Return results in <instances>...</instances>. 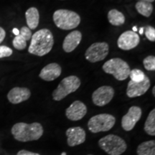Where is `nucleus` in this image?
<instances>
[{
  "mask_svg": "<svg viewBox=\"0 0 155 155\" xmlns=\"http://www.w3.org/2000/svg\"><path fill=\"white\" fill-rule=\"evenodd\" d=\"M54 45L53 35L48 29H41L32 35L28 52L32 55L44 56L51 51Z\"/></svg>",
  "mask_w": 155,
  "mask_h": 155,
  "instance_id": "obj_1",
  "label": "nucleus"
},
{
  "mask_svg": "<svg viewBox=\"0 0 155 155\" xmlns=\"http://www.w3.org/2000/svg\"><path fill=\"white\" fill-rule=\"evenodd\" d=\"M12 134L16 140L22 142L36 141L43 135V127L38 122L26 124L20 122L13 126L11 130Z\"/></svg>",
  "mask_w": 155,
  "mask_h": 155,
  "instance_id": "obj_2",
  "label": "nucleus"
},
{
  "mask_svg": "<svg viewBox=\"0 0 155 155\" xmlns=\"http://www.w3.org/2000/svg\"><path fill=\"white\" fill-rule=\"evenodd\" d=\"M53 18L56 26L63 30H73L81 23L79 15L68 9H58L54 12Z\"/></svg>",
  "mask_w": 155,
  "mask_h": 155,
  "instance_id": "obj_3",
  "label": "nucleus"
},
{
  "mask_svg": "<svg viewBox=\"0 0 155 155\" xmlns=\"http://www.w3.org/2000/svg\"><path fill=\"white\" fill-rule=\"evenodd\" d=\"M102 68L106 73L113 75L118 81L126 80L131 71L129 64L119 58L108 60L103 65Z\"/></svg>",
  "mask_w": 155,
  "mask_h": 155,
  "instance_id": "obj_4",
  "label": "nucleus"
},
{
  "mask_svg": "<svg viewBox=\"0 0 155 155\" xmlns=\"http://www.w3.org/2000/svg\"><path fill=\"white\" fill-rule=\"evenodd\" d=\"M100 148L108 155H121L127 150V144L121 137L108 134L98 141Z\"/></svg>",
  "mask_w": 155,
  "mask_h": 155,
  "instance_id": "obj_5",
  "label": "nucleus"
},
{
  "mask_svg": "<svg viewBox=\"0 0 155 155\" xmlns=\"http://www.w3.org/2000/svg\"><path fill=\"white\" fill-rule=\"evenodd\" d=\"M81 81L77 76L71 75L63 78L53 92V100L60 101L69 94L76 91L81 86Z\"/></svg>",
  "mask_w": 155,
  "mask_h": 155,
  "instance_id": "obj_6",
  "label": "nucleus"
},
{
  "mask_svg": "<svg viewBox=\"0 0 155 155\" xmlns=\"http://www.w3.org/2000/svg\"><path fill=\"white\" fill-rule=\"evenodd\" d=\"M116 118L108 114H101L93 116L88 122V128L92 133L108 131L114 127Z\"/></svg>",
  "mask_w": 155,
  "mask_h": 155,
  "instance_id": "obj_7",
  "label": "nucleus"
},
{
  "mask_svg": "<svg viewBox=\"0 0 155 155\" xmlns=\"http://www.w3.org/2000/svg\"><path fill=\"white\" fill-rule=\"evenodd\" d=\"M109 52L107 42H95L86 50L85 57L91 63H97L104 60Z\"/></svg>",
  "mask_w": 155,
  "mask_h": 155,
  "instance_id": "obj_8",
  "label": "nucleus"
},
{
  "mask_svg": "<svg viewBox=\"0 0 155 155\" xmlns=\"http://www.w3.org/2000/svg\"><path fill=\"white\" fill-rule=\"evenodd\" d=\"M114 90L111 86H104L96 89L92 94V101L96 106H104L113 99Z\"/></svg>",
  "mask_w": 155,
  "mask_h": 155,
  "instance_id": "obj_9",
  "label": "nucleus"
},
{
  "mask_svg": "<svg viewBox=\"0 0 155 155\" xmlns=\"http://www.w3.org/2000/svg\"><path fill=\"white\" fill-rule=\"evenodd\" d=\"M142 111L139 106H131L127 114L122 117L121 127L124 130L130 131L134 128L135 125L141 119Z\"/></svg>",
  "mask_w": 155,
  "mask_h": 155,
  "instance_id": "obj_10",
  "label": "nucleus"
},
{
  "mask_svg": "<svg viewBox=\"0 0 155 155\" xmlns=\"http://www.w3.org/2000/svg\"><path fill=\"white\" fill-rule=\"evenodd\" d=\"M140 42L139 35L137 32L129 30L123 32L118 38L117 45L120 49L129 50L137 47Z\"/></svg>",
  "mask_w": 155,
  "mask_h": 155,
  "instance_id": "obj_11",
  "label": "nucleus"
},
{
  "mask_svg": "<svg viewBox=\"0 0 155 155\" xmlns=\"http://www.w3.org/2000/svg\"><path fill=\"white\" fill-rule=\"evenodd\" d=\"M150 86V80L147 75L144 80L141 82H134L133 81H130L127 86V96L129 98H135V97L142 96L149 90Z\"/></svg>",
  "mask_w": 155,
  "mask_h": 155,
  "instance_id": "obj_12",
  "label": "nucleus"
},
{
  "mask_svg": "<svg viewBox=\"0 0 155 155\" xmlns=\"http://www.w3.org/2000/svg\"><path fill=\"white\" fill-rule=\"evenodd\" d=\"M87 114V107L81 101H75L67 108L65 115L71 121H79Z\"/></svg>",
  "mask_w": 155,
  "mask_h": 155,
  "instance_id": "obj_13",
  "label": "nucleus"
},
{
  "mask_svg": "<svg viewBox=\"0 0 155 155\" xmlns=\"http://www.w3.org/2000/svg\"><path fill=\"white\" fill-rule=\"evenodd\" d=\"M68 144L69 147H75L80 145L86 141V131L83 128L75 127L69 128L66 131Z\"/></svg>",
  "mask_w": 155,
  "mask_h": 155,
  "instance_id": "obj_14",
  "label": "nucleus"
},
{
  "mask_svg": "<svg viewBox=\"0 0 155 155\" xmlns=\"http://www.w3.org/2000/svg\"><path fill=\"white\" fill-rule=\"evenodd\" d=\"M31 96V92L28 88L15 87L9 91L7 94L9 101L13 104H18L28 100Z\"/></svg>",
  "mask_w": 155,
  "mask_h": 155,
  "instance_id": "obj_15",
  "label": "nucleus"
},
{
  "mask_svg": "<svg viewBox=\"0 0 155 155\" xmlns=\"http://www.w3.org/2000/svg\"><path fill=\"white\" fill-rule=\"evenodd\" d=\"M62 69L58 63H52L45 66L40 71L39 76L45 81H52L61 75Z\"/></svg>",
  "mask_w": 155,
  "mask_h": 155,
  "instance_id": "obj_16",
  "label": "nucleus"
},
{
  "mask_svg": "<svg viewBox=\"0 0 155 155\" xmlns=\"http://www.w3.org/2000/svg\"><path fill=\"white\" fill-rule=\"evenodd\" d=\"M82 40V33L80 31L75 30L70 32L64 39L63 49L66 53H71L76 48Z\"/></svg>",
  "mask_w": 155,
  "mask_h": 155,
  "instance_id": "obj_17",
  "label": "nucleus"
},
{
  "mask_svg": "<svg viewBox=\"0 0 155 155\" xmlns=\"http://www.w3.org/2000/svg\"><path fill=\"white\" fill-rule=\"evenodd\" d=\"M27 24L30 30H35L39 25L40 14L36 7H30L25 12Z\"/></svg>",
  "mask_w": 155,
  "mask_h": 155,
  "instance_id": "obj_18",
  "label": "nucleus"
},
{
  "mask_svg": "<svg viewBox=\"0 0 155 155\" xmlns=\"http://www.w3.org/2000/svg\"><path fill=\"white\" fill-rule=\"evenodd\" d=\"M108 22L114 26H121L125 23V17L121 12L114 9L108 13Z\"/></svg>",
  "mask_w": 155,
  "mask_h": 155,
  "instance_id": "obj_19",
  "label": "nucleus"
},
{
  "mask_svg": "<svg viewBox=\"0 0 155 155\" xmlns=\"http://www.w3.org/2000/svg\"><path fill=\"white\" fill-rule=\"evenodd\" d=\"M137 155H155V141L150 140L141 143L137 147Z\"/></svg>",
  "mask_w": 155,
  "mask_h": 155,
  "instance_id": "obj_20",
  "label": "nucleus"
},
{
  "mask_svg": "<svg viewBox=\"0 0 155 155\" xmlns=\"http://www.w3.org/2000/svg\"><path fill=\"white\" fill-rule=\"evenodd\" d=\"M136 9L142 16L149 17L152 14L153 5L152 3L138 1L135 5Z\"/></svg>",
  "mask_w": 155,
  "mask_h": 155,
  "instance_id": "obj_21",
  "label": "nucleus"
},
{
  "mask_svg": "<svg viewBox=\"0 0 155 155\" xmlns=\"http://www.w3.org/2000/svg\"><path fill=\"white\" fill-rule=\"evenodd\" d=\"M144 131L147 134L155 136V109L150 111L144 124Z\"/></svg>",
  "mask_w": 155,
  "mask_h": 155,
  "instance_id": "obj_22",
  "label": "nucleus"
},
{
  "mask_svg": "<svg viewBox=\"0 0 155 155\" xmlns=\"http://www.w3.org/2000/svg\"><path fill=\"white\" fill-rule=\"evenodd\" d=\"M12 45L14 46L15 49L19 50H22L26 48L27 47V40L21 35H18L15 37L12 41Z\"/></svg>",
  "mask_w": 155,
  "mask_h": 155,
  "instance_id": "obj_23",
  "label": "nucleus"
},
{
  "mask_svg": "<svg viewBox=\"0 0 155 155\" xmlns=\"http://www.w3.org/2000/svg\"><path fill=\"white\" fill-rule=\"evenodd\" d=\"M129 76L131 78V81H134V82H141L144 79L146 75L143 71L139 69H133L130 71Z\"/></svg>",
  "mask_w": 155,
  "mask_h": 155,
  "instance_id": "obj_24",
  "label": "nucleus"
},
{
  "mask_svg": "<svg viewBox=\"0 0 155 155\" xmlns=\"http://www.w3.org/2000/svg\"><path fill=\"white\" fill-rule=\"evenodd\" d=\"M144 68L149 71H155V57L154 55L147 56L143 61Z\"/></svg>",
  "mask_w": 155,
  "mask_h": 155,
  "instance_id": "obj_25",
  "label": "nucleus"
},
{
  "mask_svg": "<svg viewBox=\"0 0 155 155\" xmlns=\"http://www.w3.org/2000/svg\"><path fill=\"white\" fill-rule=\"evenodd\" d=\"M145 36L151 42L155 41V29L152 26H147L146 28H144Z\"/></svg>",
  "mask_w": 155,
  "mask_h": 155,
  "instance_id": "obj_26",
  "label": "nucleus"
},
{
  "mask_svg": "<svg viewBox=\"0 0 155 155\" xmlns=\"http://www.w3.org/2000/svg\"><path fill=\"white\" fill-rule=\"evenodd\" d=\"M12 50L5 45H0V58L9 57L12 55Z\"/></svg>",
  "mask_w": 155,
  "mask_h": 155,
  "instance_id": "obj_27",
  "label": "nucleus"
},
{
  "mask_svg": "<svg viewBox=\"0 0 155 155\" xmlns=\"http://www.w3.org/2000/svg\"><path fill=\"white\" fill-rule=\"evenodd\" d=\"M19 35H21L23 38H24L27 41L30 40L31 38H32V32L31 30L28 27H22L21 30H19Z\"/></svg>",
  "mask_w": 155,
  "mask_h": 155,
  "instance_id": "obj_28",
  "label": "nucleus"
},
{
  "mask_svg": "<svg viewBox=\"0 0 155 155\" xmlns=\"http://www.w3.org/2000/svg\"><path fill=\"white\" fill-rule=\"evenodd\" d=\"M17 155H40V154H38V153H34L32 152H29V151L22 150L18 152Z\"/></svg>",
  "mask_w": 155,
  "mask_h": 155,
  "instance_id": "obj_29",
  "label": "nucleus"
},
{
  "mask_svg": "<svg viewBox=\"0 0 155 155\" xmlns=\"http://www.w3.org/2000/svg\"><path fill=\"white\" fill-rule=\"evenodd\" d=\"M5 36H6L5 30H4L2 28L0 27V44L3 42L4 40H5Z\"/></svg>",
  "mask_w": 155,
  "mask_h": 155,
  "instance_id": "obj_30",
  "label": "nucleus"
},
{
  "mask_svg": "<svg viewBox=\"0 0 155 155\" xmlns=\"http://www.w3.org/2000/svg\"><path fill=\"white\" fill-rule=\"evenodd\" d=\"M12 32L15 35L17 36L19 34V30L17 28H14L12 30Z\"/></svg>",
  "mask_w": 155,
  "mask_h": 155,
  "instance_id": "obj_31",
  "label": "nucleus"
},
{
  "mask_svg": "<svg viewBox=\"0 0 155 155\" xmlns=\"http://www.w3.org/2000/svg\"><path fill=\"white\" fill-rule=\"evenodd\" d=\"M138 1H141V2H146L152 3L153 2H154V0H138Z\"/></svg>",
  "mask_w": 155,
  "mask_h": 155,
  "instance_id": "obj_32",
  "label": "nucleus"
},
{
  "mask_svg": "<svg viewBox=\"0 0 155 155\" xmlns=\"http://www.w3.org/2000/svg\"><path fill=\"white\" fill-rule=\"evenodd\" d=\"M144 28H140V30H139V33H140L141 35H142L143 33H144Z\"/></svg>",
  "mask_w": 155,
  "mask_h": 155,
  "instance_id": "obj_33",
  "label": "nucleus"
},
{
  "mask_svg": "<svg viewBox=\"0 0 155 155\" xmlns=\"http://www.w3.org/2000/svg\"><path fill=\"white\" fill-rule=\"evenodd\" d=\"M152 94H153V96H155V87H154V86L153 87V89H152Z\"/></svg>",
  "mask_w": 155,
  "mask_h": 155,
  "instance_id": "obj_34",
  "label": "nucleus"
},
{
  "mask_svg": "<svg viewBox=\"0 0 155 155\" xmlns=\"http://www.w3.org/2000/svg\"><path fill=\"white\" fill-rule=\"evenodd\" d=\"M137 31V27H134L133 28V32H136Z\"/></svg>",
  "mask_w": 155,
  "mask_h": 155,
  "instance_id": "obj_35",
  "label": "nucleus"
},
{
  "mask_svg": "<svg viewBox=\"0 0 155 155\" xmlns=\"http://www.w3.org/2000/svg\"><path fill=\"white\" fill-rule=\"evenodd\" d=\"M61 155H66V153H65V152H63V153H62V154H61Z\"/></svg>",
  "mask_w": 155,
  "mask_h": 155,
  "instance_id": "obj_36",
  "label": "nucleus"
},
{
  "mask_svg": "<svg viewBox=\"0 0 155 155\" xmlns=\"http://www.w3.org/2000/svg\"><path fill=\"white\" fill-rule=\"evenodd\" d=\"M88 155H92V154H88Z\"/></svg>",
  "mask_w": 155,
  "mask_h": 155,
  "instance_id": "obj_37",
  "label": "nucleus"
}]
</instances>
